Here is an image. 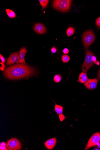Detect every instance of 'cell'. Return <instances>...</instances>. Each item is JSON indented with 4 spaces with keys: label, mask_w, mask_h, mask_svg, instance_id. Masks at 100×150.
<instances>
[{
    "label": "cell",
    "mask_w": 100,
    "mask_h": 150,
    "mask_svg": "<svg viewBox=\"0 0 100 150\" xmlns=\"http://www.w3.org/2000/svg\"><path fill=\"white\" fill-rule=\"evenodd\" d=\"M97 77L99 79H100V69L99 70Z\"/></svg>",
    "instance_id": "cell-25"
},
{
    "label": "cell",
    "mask_w": 100,
    "mask_h": 150,
    "mask_svg": "<svg viewBox=\"0 0 100 150\" xmlns=\"http://www.w3.org/2000/svg\"><path fill=\"white\" fill-rule=\"evenodd\" d=\"M27 53V50L25 47H22L19 53V61L18 63L26 64L25 60V56Z\"/></svg>",
    "instance_id": "cell-11"
},
{
    "label": "cell",
    "mask_w": 100,
    "mask_h": 150,
    "mask_svg": "<svg viewBox=\"0 0 100 150\" xmlns=\"http://www.w3.org/2000/svg\"><path fill=\"white\" fill-rule=\"evenodd\" d=\"M95 61L96 58L93 53L90 50L86 51L85 59L82 66L83 72L87 74L88 69L94 66Z\"/></svg>",
    "instance_id": "cell-2"
},
{
    "label": "cell",
    "mask_w": 100,
    "mask_h": 150,
    "mask_svg": "<svg viewBox=\"0 0 100 150\" xmlns=\"http://www.w3.org/2000/svg\"><path fill=\"white\" fill-rule=\"evenodd\" d=\"M4 73L7 78L15 79L33 76L36 73V70L26 64H17L8 67Z\"/></svg>",
    "instance_id": "cell-1"
},
{
    "label": "cell",
    "mask_w": 100,
    "mask_h": 150,
    "mask_svg": "<svg viewBox=\"0 0 100 150\" xmlns=\"http://www.w3.org/2000/svg\"><path fill=\"white\" fill-rule=\"evenodd\" d=\"M0 58L2 61V63H1V64L2 65V66L1 67V69L3 71L5 69V66L4 65L5 63L6 62L5 58L1 55H0Z\"/></svg>",
    "instance_id": "cell-18"
},
{
    "label": "cell",
    "mask_w": 100,
    "mask_h": 150,
    "mask_svg": "<svg viewBox=\"0 0 100 150\" xmlns=\"http://www.w3.org/2000/svg\"><path fill=\"white\" fill-rule=\"evenodd\" d=\"M6 11L8 16L11 18H13L16 15L15 13L12 10L6 9Z\"/></svg>",
    "instance_id": "cell-14"
},
{
    "label": "cell",
    "mask_w": 100,
    "mask_h": 150,
    "mask_svg": "<svg viewBox=\"0 0 100 150\" xmlns=\"http://www.w3.org/2000/svg\"><path fill=\"white\" fill-rule=\"evenodd\" d=\"M33 29L35 32L39 34H43L47 32L45 26L43 24L39 23L35 24Z\"/></svg>",
    "instance_id": "cell-9"
},
{
    "label": "cell",
    "mask_w": 100,
    "mask_h": 150,
    "mask_svg": "<svg viewBox=\"0 0 100 150\" xmlns=\"http://www.w3.org/2000/svg\"><path fill=\"white\" fill-rule=\"evenodd\" d=\"M6 146V144L5 143V142H2L1 143V146Z\"/></svg>",
    "instance_id": "cell-26"
},
{
    "label": "cell",
    "mask_w": 100,
    "mask_h": 150,
    "mask_svg": "<svg viewBox=\"0 0 100 150\" xmlns=\"http://www.w3.org/2000/svg\"><path fill=\"white\" fill-rule=\"evenodd\" d=\"M94 150H100V149H95Z\"/></svg>",
    "instance_id": "cell-27"
},
{
    "label": "cell",
    "mask_w": 100,
    "mask_h": 150,
    "mask_svg": "<svg viewBox=\"0 0 100 150\" xmlns=\"http://www.w3.org/2000/svg\"><path fill=\"white\" fill-rule=\"evenodd\" d=\"M82 40L85 49L87 50L95 40V34L92 30L85 32L83 34Z\"/></svg>",
    "instance_id": "cell-4"
},
{
    "label": "cell",
    "mask_w": 100,
    "mask_h": 150,
    "mask_svg": "<svg viewBox=\"0 0 100 150\" xmlns=\"http://www.w3.org/2000/svg\"><path fill=\"white\" fill-rule=\"evenodd\" d=\"M99 143H100V132H97L90 138L85 150H87Z\"/></svg>",
    "instance_id": "cell-6"
},
{
    "label": "cell",
    "mask_w": 100,
    "mask_h": 150,
    "mask_svg": "<svg viewBox=\"0 0 100 150\" xmlns=\"http://www.w3.org/2000/svg\"><path fill=\"white\" fill-rule=\"evenodd\" d=\"M96 25L98 27H100V17L96 20Z\"/></svg>",
    "instance_id": "cell-21"
},
{
    "label": "cell",
    "mask_w": 100,
    "mask_h": 150,
    "mask_svg": "<svg viewBox=\"0 0 100 150\" xmlns=\"http://www.w3.org/2000/svg\"><path fill=\"white\" fill-rule=\"evenodd\" d=\"M88 80V77L87 74L85 73H81L79 76V80L82 83H84Z\"/></svg>",
    "instance_id": "cell-12"
},
{
    "label": "cell",
    "mask_w": 100,
    "mask_h": 150,
    "mask_svg": "<svg viewBox=\"0 0 100 150\" xmlns=\"http://www.w3.org/2000/svg\"><path fill=\"white\" fill-rule=\"evenodd\" d=\"M62 76L60 74H56L54 77V81L56 83H59L62 79Z\"/></svg>",
    "instance_id": "cell-17"
},
{
    "label": "cell",
    "mask_w": 100,
    "mask_h": 150,
    "mask_svg": "<svg viewBox=\"0 0 100 150\" xmlns=\"http://www.w3.org/2000/svg\"><path fill=\"white\" fill-rule=\"evenodd\" d=\"M19 61V52H17L13 53L7 58L6 66L10 65L15 63H18Z\"/></svg>",
    "instance_id": "cell-7"
},
{
    "label": "cell",
    "mask_w": 100,
    "mask_h": 150,
    "mask_svg": "<svg viewBox=\"0 0 100 150\" xmlns=\"http://www.w3.org/2000/svg\"><path fill=\"white\" fill-rule=\"evenodd\" d=\"M98 82V80L97 78L88 79L84 85L88 89L93 90L96 88Z\"/></svg>",
    "instance_id": "cell-8"
},
{
    "label": "cell",
    "mask_w": 100,
    "mask_h": 150,
    "mask_svg": "<svg viewBox=\"0 0 100 150\" xmlns=\"http://www.w3.org/2000/svg\"><path fill=\"white\" fill-rule=\"evenodd\" d=\"M75 30L73 28L70 27L68 28L67 31V34L68 37L73 35L75 32Z\"/></svg>",
    "instance_id": "cell-15"
},
{
    "label": "cell",
    "mask_w": 100,
    "mask_h": 150,
    "mask_svg": "<svg viewBox=\"0 0 100 150\" xmlns=\"http://www.w3.org/2000/svg\"><path fill=\"white\" fill-rule=\"evenodd\" d=\"M56 138H53L47 140L45 143L44 145L48 149H52L55 146L57 143Z\"/></svg>",
    "instance_id": "cell-10"
},
{
    "label": "cell",
    "mask_w": 100,
    "mask_h": 150,
    "mask_svg": "<svg viewBox=\"0 0 100 150\" xmlns=\"http://www.w3.org/2000/svg\"><path fill=\"white\" fill-rule=\"evenodd\" d=\"M63 54H68L69 52V50L67 48H65L63 50Z\"/></svg>",
    "instance_id": "cell-23"
},
{
    "label": "cell",
    "mask_w": 100,
    "mask_h": 150,
    "mask_svg": "<svg viewBox=\"0 0 100 150\" xmlns=\"http://www.w3.org/2000/svg\"><path fill=\"white\" fill-rule=\"evenodd\" d=\"M6 147L10 150H19L22 148L19 140L15 138L9 140L6 144Z\"/></svg>",
    "instance_id": "cell-5"
},
{
    "label": "cell",
    "mask_w": 100,
    "mask_h": 150,
    "mask_svg": "<svg viewBox=\"0 0 100 150\" xmlns=\"http://www.w3.org/2000/svg\"><path fill=\"white\" fill-rule=\"evenodd\" d=\"M59 118L61 121V122L64 120L66 117L62 114H59Z\"/></svg>",
    "instance_id": "cell-20"
},
{
    "label": "cell",
    "mask_w": 100,
    "mask_h": 150,
    "mask_svg": "<svg viewBox=\"0 0 100 150\" xmlns=\"http://www.w3.org/2000/svg\"><path fill=\"white\" fill-rule=\"evenodd\" d=\"M0 149H1V150H8V148H7L5 146H1V147H0Z\"/></svg>",
    "instance_id": "cell-24"
},
{
    "label": "cell",
    "mask_w": 100,
    "mask_h": 150,
    "mask_svg": "<svg viewBox=\"0 0 100 150\" xmlns=\"http://www.w3.org/2000/svg\"><path fill=\"white\" fill-rule=\"evenodd\" d=\"M39 1L41 6H42V10H43L47 6H48V3L49 2V1H48V0H42V1H41V0H39Z\"/></svg>",
    "instance_id": "cell-16"
},
{
    "label": "cell",
    "mask_w": 100,
    "mask_h": 150,
    "mask_svg": "<svg viewBox=\"0 0 100 150\" xmlns=\"http://www.w3.org/2000/svg\"><path fill=\"white\" fill-rule=\"evenodd\" d=\"M72 2L69 0H57L53 1L52 6L58 11L66 12L70 10Z\"/></svg>",
    "instance_id": "cell-3"
},
{
    "label": "cell",
    "mask_w": 100,
    "mask_h": 150,
    "mask_svg": "<svg viewBox=\"0 0 100 150\" xmlns=\"http://www.w3.org/2000/svg\"><path fill=\"white\" fill-rule=\"evenodd\" d=\"M57 50L55 47H53L51 49V51L53 54L55 53Z\"/></svg>",
    "instance_id": "cell-22"
},
{
    "label": "cell",
    "mask_w": 100,
    "mask_h": 150,
    "mask_svg": "<svg viewBox=\"0 0 100 150\" xmlns=\"http://www.w3.org/2000/svg\"><path fill=\"white\" fill-rule=\"evenodd\" d=\"M54 110L58 114H62L63 111V107L61 106L56 104L54 107Z\"/></svg>",
    "instance_id": "cell-13"
},
{
    "label": "cell",
    "mask_w": 100,
    "mask_h": 150,
    "mask_svg": "<svg viewBox=\"0 0 100 150\" xmlns=\"http://www.w3.org/2000/svg\"><path fill=\"white\" fill-rule=\"evenodd\" d=\"M61 59L63 63H66L69 61L70 57L68 55L64 54L62 56Z\"/></svg>",
    "instance_id": "cell-19"
}]
</instances>
